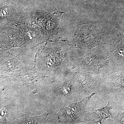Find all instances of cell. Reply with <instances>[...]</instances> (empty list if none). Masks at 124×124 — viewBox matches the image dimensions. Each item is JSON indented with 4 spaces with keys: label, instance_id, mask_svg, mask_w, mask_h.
<instances>
[{
    "label": "cell",
    "instance_id": "cell-1",
    "mask_svg": "<svg viewBox=\"0 0 124 124\" xmlns=\"http://www.w3.org/2000/svg\"><path fill=\"white\" fill-rule=\"evenodd\" d=\"M93 93L82 101L66 105L58 113V117L60 122L63 124H77L83 122L82 118L87 111L86 107L90 100L95 94Z\"/></svg>",
    "mask_w": 124,
    "mask_h": 124
},
{
    "label": "cell",
    "instance_id": "cell-2",
    "mask_svg": "<svg viewBox=\"0 0 124 124\" xmlns=\"http://www.w3.org/2000/svg\"><path fill=\"white\" fill-rule=\"evenodd\" d=\"M75 77L77 92L79 94L92 93L100 85V74L72 68Z\"/></svg>",
    "mask_w": 124,
    "mask_h": 124
},
{
    "label": "cell",
    "instance_id": "cell-3",
    "mask_svg": "<svg viewBox=\"0 0 124 124\" xmlns=\"http://www.w3.org/2000/svg\"><path fill=\"white\" fill-rule=\"evenodd\" d=\"M78 45L82 48L92 49L100 42L101 33L95 27L88 24L78 27L75 33Z\"/></svg>",
    "mask_w": 124,
    "mask_h": 124
},
{
    "label": "cell",
    "instance_id": "cell-4",
    "mask_svg": "<svg viewBox=\"0 0 124 124\" xmlns=\"http://www.w3.org/2000/svg\"><path fill=\"white\" fill-rule=\"evenodd\" d=\"M107 57L93 51H88L84 57L76 61L73 68L99 73L102 68L108 63Z\"/></svg>",
    "mask_w": 124,
    "mask_h": 124
},
{
    "label": "cell",
    "instance_id": "cell-5",
    "mask_svg": "<svg viewBox=\"0 0 124 124\" xmlns=\"http://www.w3.org/2000/svg\"><path fill=\"white\" fill-rule=\"evenodd\" d=\"M100 85L116 97L124 98V75L116 71L100 75Z\"/></svg>",
    "mask_w": 124,
    "mask_h": 124
},
{
    "label": "cell",
    "instance_id": "cell-6",
    "mask_svg": "<svg viewBox=\"0 0 124 124\" xmlns=\"http://www.w3.org/2000/svg\"><path fill=\"white\" fill-rule=\"evenodd\" d=\"M113 41L108 51V57L115 64L124 68V40H114Z\"/></svg>",
    "mask_w": 124,
    "mask_h": 124
},
{
    "label": "cell",
    "instance_id": "cell-7",
    "mask_svg": "<svg viewBox=\"0 0 124 124\" xmlns=\"http://www.w3.org/2000/svg\"><path fill=\"white\" fill-rule=\"evenodd\" d=\"M113 107L109 104L108 102L106 107L100 109L93 110V113L97 115L99 118V120L95 121L96 124H101L102 121H105L108 118H113L110 113V110L112 109Z\"/></svg>",
    "mask_w": 124,
    "mask_h": 124
},
{
    "label": "cell",
    "instance_id": "cell-8",
    "mask_svg": "<svg viewBox=\"0 0 124 124\" xmlns=\"http://www.w3.org/2000/svg\"><path fill=\"white\" fill-rule=\"evenodd\" d=\"M114 119L115 120L116 124H124V110L120 112L117 115Z\"/></svg>",
    "mask_w": 124,
    "mask_h": 124
}]
</instances>
